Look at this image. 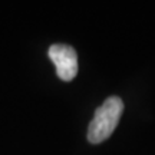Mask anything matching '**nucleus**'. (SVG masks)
Wrapping results in <instances>:
<instances>
[{"label": "nucleus", "mask_w": 155, "mask_h": 155, "mask_svg": "<svg viewBox=\"0 0 155 155\" xmlns=\"http://www.w3.org/2000/svg\"><path fill=\"white\" fill-rule=\"evenodd\" d=\"M124 112V102L118 96H109L95 111L94 119L89 124L88 139L91 144H101L115 131Z\"/></svg>", "instance_id": "f257e3e1"}, {"label": "nucleus", "mask_w": 155, "mask_h": 155, "mask_svg": "<svg viewBox=\"0 0 155 155\" xmlns=\"http://www.w3.org/2000/svg\"><path fill=\"white\" fill-rule=\"evenodd\" d=\"M49 58L55 63L56 73L62 81L69 82L78 73L76 50L69 45H52L49 48Z\"/></svg>", "instance_id": "f03ea898"}]
</instances>
